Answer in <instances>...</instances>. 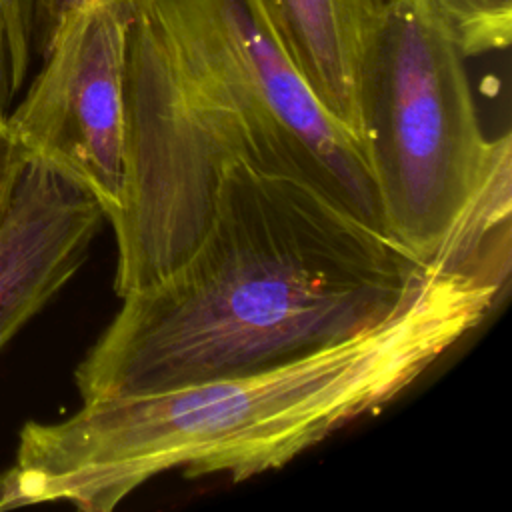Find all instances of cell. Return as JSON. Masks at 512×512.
I'll list each match as a JSON object with an SVG mask.
<instances>
[{
    "instance_id": "1",
    "label": "cell",
    "mask_w": 512,
    "mask_h": 512,
    "mask_svg": "<svg viewBox=\"0 0 512 512\" xmlns=\"http://www.w3.org/2000/svg\"><path fill=\"white\" fill-rule=\"evenodd\" d=\"M510 258L452 244L378 324L256 372L96 398L58 422H28L0 474V510L66 502L108 512L168 470L234 482L282 468L382 410L482 324Z\"/></svg>"
},
{
    "instance_id": "2",
    "label": "cell",
    "mask_w": 512,
    "mask_h": 512,
    "mask_svg": "<svg viewBox=\"0 0 512 512\" xmlns=\"http://www.w3.org/2000/svg\"><path fill=\"white\" fill-rule=\"evenodd\" d=\"M124 130L108 220L120 298L190 256L234 164L308 182L384 230L362 144L310 92L262 0H128Z\"/></svg>"
},
{
    "instance_id": "3",
    "label": "cell",
    "mask_w": 512,
    "mask_h": 512,
    "mask_svg": "<svg viewBox=\"0 0 512 512\" xmlns=\"http://www.w3.org/2000/svg\"><path fill=\"white\" fill-rule=\"evenodd\" d=\"M428 268L308 182L234 164L190 256L122 298L78 392H160L322 350L388 318Z\"/></svg>"
},
{
    "instance_id": "4",
    "label": "cell",
    "mask_w": 512,
    "mask_h": 512,
    "mask_svg": "<svg viewBox=\"0 0 512 512\" xmlns=\"http://www.w3.org/2000/svg\"><path fill=\"white\" fill-rule=\"evenodd\" d=\"M464 52L428 0H388L360 82V140L382 226L422 262L464 226L510 134L480 126Z\"/></svg>"
},
{
    "instance_id": "5",
    "label": "cell",
    "mask_w": 512,
    "mask_h": 512,
    "mask_svg": "<svg viewBox=\"0 0 512 512\" xmlns=\"http://www.w3.org/2000/svg\"><path fill=\"white\" fill-rule=\"evenodd\" d=\"M128 2L84 0L46 32L44 62L8 124L30 158L88 190L110 220L122 202Z\"/></svg>"
},
{
    "instance_id": "6",
    "label": "cell",
    "mask_w": 512,
    "mask_h": 512,
    "mask_svg": "<svg viewBox=\"0 0 512 512\" xmlns=\"http://www.w3.org/2000/svg\"><path fill=\"white\" fill-rule=\"evenodd\" d=\"M104 220L88 190L30 158L0 228V350L72 280Z\"/></svg>"
},
{
    "instance_id": "7",
    "label": "cell",
    "mask_w": 512,
    "mask_h": 512,
    "mask_svg": "<svg viewBox=\"0 0 512 512\" xmlns=\"http://www.w3.org/2000/svg\"><path fill=\"white\" fill-rule=\"evenodd\" d=\"M262 4L310 92L362 144L360 82L388 0H262Z\"/></svg>"
},
{
    "instance_id": "8",
    "label": "cell",
    "mask_w": 512,
    "mask_h": 512,
    "mask_svg": "<svg viewBox=\"0 0 512 512\" xmlns=\"http://www.w3.org/2000/svg\"><path fill=\"white\" fill-rule=\"evenodd\" d=\"M464 56L502 50L512 38V0H428Z\"/></svg>"
},
{
    "instance_id": "9",
    "label": "cell",
    "mask_w": 512,
    "mask_h": 512,
    "mask_svg": "<svg viewBox=\"0 0 512 512\" xmlns=\"http://www.w3.org/2000/svg\"><path fill=\"white\" fill-rule=\"evenodd\" d=\"M0 38L10 82L18 96L30 66V20L24 0H0Z\"/></svg>"
},
{
    "instance_id": "10",
    "label": "cell",
    "mask_w": 512,
    "mask_h": 512,
    "mask_svg": "<svg viewBox=\"0 0 512 512\" xmlns=\"http://www.w3.org/2000/svg\"><path fill=\"white\" fill-rule=\"evenodd\" d=\"M28 162L30 154L20 144L8 120H0V228L10 214L22 172Z\"/></svg>"
},
{
    "instance_id": "11",
    "label": "cell",
    "mask_w": 512,
    "mask_h": 512,
    "mask_svg": "<svg viewBox=\"0 0 512 512\" xmlns=\"http://www.w3.org/2000/svg\"><path fill=\"white\" fill-rule=\"evenodd\" d=\"M84 0H42L44 12H46V20H48V28L54 24V20L64 14L66 10L82 4ZM118 2H128V0H118ZM48 32V30H46Z\"/></svg>"
}]
</instances>
